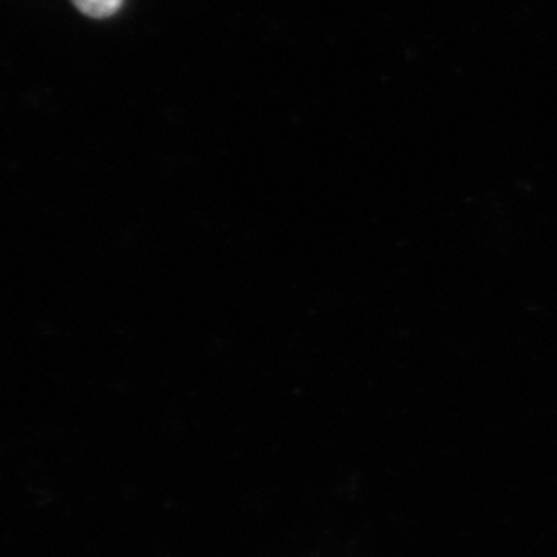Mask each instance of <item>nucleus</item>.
I'll use <instances>...</instances> for the list:
<instances>
[{"instance_id": "f257e3e1", "label": "nucleus", "mask_w": 557, "mask_h": 557, "mask_svg": "<svg viewBox=\"0 0 557 557\" xmlns=\"http://www.w3.org/2000/svg\"><path fill=\"white\" fill-rule=\"evenodd\" d=\"M73 4L87 17L106 20V17H112L114 13H119L124 0H73Z\"/></svg>"}]
</instances>
